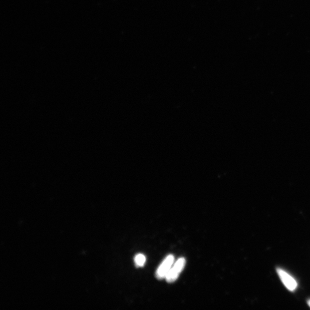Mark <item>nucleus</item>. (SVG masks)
<instances>
[{"instance_id": "obj_1", "label": "nucleus", "mask_w": 310, "mask_h": 310, "mask_svg": "<svg viewBox=\"0 0 310 310\" xmlns=\"http://www.w3.org/2000/svg\"><path fill=\"white\" fill-rule=\"evenodd\" d=\"M186 264L185 258H180L175 262L174 266H172L169 273L166 278L168 283H172L177 280L179 274L183 271Z\"/></svg>"}, {"instance_id": "obj_2", "label": "nucleus", "mask_w": 310, "mask_h": 310, "mask_svg": "<svg viewBox=\"0 0 310 310\" xmlns=\"http://www.w3.org/2000/svg\"><path fill=\"white\" fill-rule=\"evenodd\" d=\"M174 262V256L169 255L164 259V261L158 268L156 271V276L158 279L166 278L167 274L169 273Z\"/></svg>"}, {"instance_id": "obj_3", "label": "nucleus", "mask_w": 310, "mask_h": 310, "mask_svg": "<svg viewBox=\"0 0 310 310\" xmlns=\"http://www.w3.org/2000/svg\"><path fill=\"white\" fill-rule=\"evenodd\" d=\"M277 273L279 278H280L283 284H284L287 289L293 292L297 288L298 284L296 279L287 273V272L281 269H278Z\"/></svg>"}, {"instance_id": "obj_4", "label": "nucleus", "mask_w": 310, "mask_h": 310, "mask_svg": "<svg viewBox=\"0 0 310 310\" xmlns=\"http://www.w3.org/2000/svg\"><path fill=\"white\" fill-rule=\"evenodd\" d=\"M145 262H146V258H145L144 255L139 254L135 256V263L137 267H143Z\"/></svg>"}, {"instance_id": "obj_5", "label": "nucleus", "mask_w": 310, "mask_h": 310, "mask_svg": "<svg viewBox=\"0 0 310 310\" xmlns=\"http://www.w3.org/2000/svg\"><path fill=\"white\" fill-rule=\"evenodd\" d=\"M308 304H309V306H310V301H309V302H308Z\"/></svg>"}]
</instances>
